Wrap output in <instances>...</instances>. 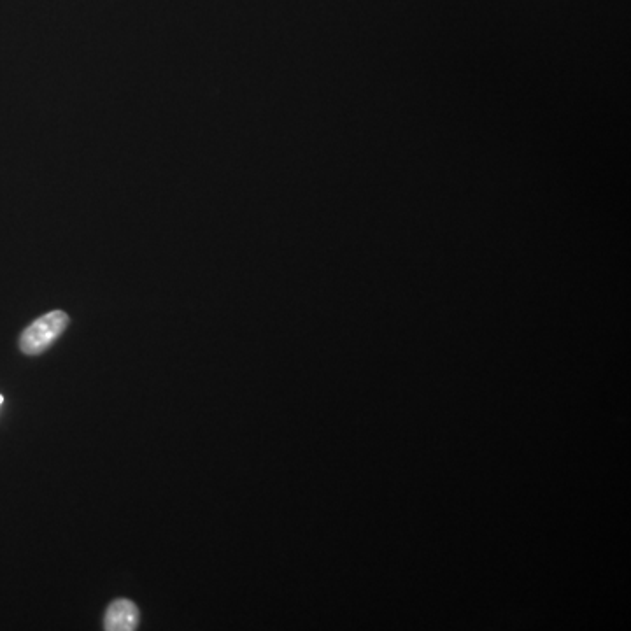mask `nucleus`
<instances>
[{
    "label": "nucleus",
    "instance_id": "obj_2",
    "mask_svg": "<svg viewBox=\"0 0 631 631\" xmlns=\"http://www.w3.org/2000/svg\"><path fill=\"white\" fill-rule=\"evenodd\" d=\"M141 621L139 607L128 598H116L109 603L104 617L106 631H134Z\"/></svg>",
    "mask_w": 631,
    "mask_h": 631
},
{
    "label": "nucleus",
    "instance_id": "obj_1",
    "mask_svg": "<svg viewBox=\"0 0 631 631\" xmlns=\"http://www.w3.org/2000/svg\"><path fill=\"white\" fill-rule=\"evenodd\" d=\"M69 325V316L64 311H51L37 318L32 325L23 330L20 337V349L23 355L37 356L50 349Z\"/></svg>",
    "mask_w": 631,
    "mask_h": 631
},
{
    "label": "nucleus",
    "instance_id": "obj_3",
    "mask_svg": "<svg viewBox=\"0 0 631 631\" xmlns=\"http://www.w3.org/2000/svg\"><path fill=\"white\" fill-rule=\"evenodd\" d=\"M4 404V397H2V395H0V405Z\"/></svg>",
    "mask_w": 631,
    "mask_h": 631
}]
</instances>
